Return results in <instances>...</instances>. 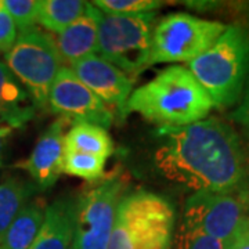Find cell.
Listing matches in <instances>:
<instances>
[{"label": "cell", "mask_w": 249, "mask_h": 249, "mask_svg": "<svg viewBox=\"0 0 249 249\" xmlns=\"http://www.w3.org/2000/svg\"><path fill=\"white\" fill-rule=\"evenodd\" d=\"M34 116L28 93L16 80L4 62H0V122L11 129L22 127Z\"/></svg>", "instance_id": "cell-15"}, {"label": "cell", "mask_w": 249, "mask_h": 249, "mask_svg": "<svg viewBox=\"0 0 249 249\" xmlns=\"http://www.w3.org/2000/svg\"><path fill=\"white\" fill-rule=\"evenodd\" d=\"M64 150L85 152L107 160L114 152V142L104 127L89 122H75L65 133Z\"/></svg>", "instance_id": "cell-17"}, {"label": "cell", "mask_w": 249, "mask_h": 249, "mask_svg": "<svg viewBox=\"0 0 249 249\" xmlns=\"http://www.w3.org/2000/svg\"><path fill=\"white\" fill-rule=\"evenodd\" d=\"M188 71L213 106H234L244 93L249 73V34L238 25L227 27L205 53L188 62Z\"/></svg>", "instance_id": "cell-3"}, {"label": "cell", "mask_w": 249, "mask_h": 249, "mask_svg": "<svg viewBox=\"0 0 249 249\" xmlns=\"http://www.w3.org/2000/svg\"><path fill=\"white\" fill-rule=\"evenodd\" d=\"M0 249H1V248H0Z\"/></svg>", "instance_id": "cell-29"}, {"label": "cell", "mask_w": 249, "mask_h": 249, "mask_svg": "<svg viewBox=\"0 0 249 249\" xmlns=\"http://www.w3.org/2000/svg\"><path fill=\"white\" fill-rule=\"evenodd\" d=\"M16 40H17V27L9 13L4 10V7H1L0 9V52L9 53Z\"/></svg>", "instance_id": "cell-24"}, {"label": "cell", "mask_w": 249, "mask_h": 249, "mask_svg": "<svg viewBox=\"0 0 249 249\" xmlns=\"http://www.w3.org/2000/svg\"><path fill=\"white\" fill-rule=\"evenodd\" d=\"M175 211L163 196L139 191L121 198L107 249H169Z\"/></svg>", "instance_id": "cell-4"}, {"label": "cell", "mask_w": 249, "mask_h": 249, "mask_svg": "<svg viewBox=\"0 0 249 249\" xmlns=\"http://www.w3.org/2000/svg\"><path fill=\"white\" fill-rule=\"evenodd\" d=\"M32 193L34 187L22 178H11L0 184V245L13 220Z\"/></svg>", "instance_id": "cell-19"}, {"label": "cell", "mask_w": 249, "mask_h": 249, "mask_svg": "<svg viewBox=\"0 0 249 249\" xmlns=\"http://www.w3.org/2000/svg\"><path fill=\"white\" fill-rule=\"evenodd\" d=\"M103 14L111 16H137L152 13L162 7V1L158 0H96L91 3Z\"/></svg>", "instance_id": "cell-21"}, {"label": "cell", "mask_w": 249, "mask_h": 249, "mask_svg": "<svg viewBox=\"0 0 249 249\" xmlns=\"http://www.w3.org/2000/svg\"><path fill=\"white\" fill-rule=\"evenodd\" d=\"M1 7H3V1L0 0V9H1Z\"/></svg>", "instance_id": "cell-27"}, {"label": "cell", "mask_w": 249, "mask_h": 249, "mask_svg": "<svg viewBox=\"0 0 249 249\" xmlns=\"http://www.w3.org/2000/svg\"><path fill=\"white\" fill-rule=\"evenodd\" d=\"M3 7L13 18L16 27L22 32L35 27L39 19L40 1L36 0H1Z\"/></svg>", "instance_id": "cell-22"}, {"label": "cell", "mask_w": 249, "mask_h": 249, "mask_svg": "<svg viewBox=\"0 0 249 249\" xmlns=\"http://www.w3.org/2000/svg\"><path fill=\"white\" fill-rule=\"evenodd\" d=\"M70 249H75V248H73V247H71V248H70Z\"/></svg>", "instance_id": "cell-28"}, {"label": "cell", "mask_w": 249, "mask_h": 249, "mask_svg": "<svg viewBox=\"0 0 249 249\" xmlns=\"http://www.w3.org/2000/svg\"><path fill=\"white\" fill-rule=\"evenodd\" d=\"M178 249H226V247L219 240L181 223L178 235Z\"/></svg>", "instance_id": "cell-23"}, {"label": "cell", "mask_w": 249, "mask_h": 249, "mask_svg": "<svg viewBox=\"0 0 249 249\" xmlns=\"http://www.w3.org/2000/svg\"><path fill=\"white\" fill-rule=\"evenodd\" d=\"M71 70L106 106L115 108L118 116L127 115V101L134 79L100 55H90Z\"/></svg>", "instance_id": "cell-11"}, {"label": "cell", "mask_w": 249, "mask_h": 249, "mask_svg": "<svg viewBox=\"0 0 249 249\" xmlns=\"http://www.w3.org/2000/svg\"><path fill=\"white\" fill-rule=\"evenodd\" d=\"M155 165L172 181L196 193H231L247 173L245 152L231 124L206 118L184 127L160 129Z\"/></svg>", "instance_id": "cell-1"}, {"label": "cell", "mask_w": 249, "mask_h": 249, "mask_svg": "<svg viewBox=\"0 0 249 249\" xmlns=\"http://www.w3.org/2000/svg\"><path fill=\"white\" fill-rule=\"evenodd\" d=\"M86 7L88 3L82 0H43L39 6L37 22L46 31L58 35L79 19Z\"/></svg>", "instance_id": "cell-18"}, {"label": "cell", "mask_w": 249, "mask_h": 249, "mask_svg": "<svg viewBox=\"0 0 249 249\" xmlns=\"http://www.w3.org/2000/svg\"><path fill=\"white\" fill-rule=\"evenodd\" d=\"M183 223L227 247L249 220L244 202L231 193H196L186 201Z\"/></svg>", "instance_id": "cell-9"}, {"label": "cell", "mask_w": 249, "mask_h": 249, "mask_svg": "<svg viewBox=\"0 0 249 249\" xmlns=\"http://www.w3.org/2000/svg\"><path fill=\"white\" fill-rule=\"evenodd\" d=\"M106 160L101 157L90 155L85 152L67 151L62 157V172L86 181H97L104 176Z\"/></svg>", "instance_id": "cell-20"}, {"label": "cell", "mask_w": 249, "mask_h": 249, "mask_svg": "<svg viewBox=\"0 0 249 249\" xmlns=\"http://www.w3.org/2000/svg\"><path fill=\"white\" fill-rule=\"evenodd\" d=\"M46 205L43 198H35L22 206L10 226L1 242V249H29L45 220Z\"/></svg>", "instance_id": "cell-16"}, {"label": "cell", "mask_w": 249, "mask_h": 249, "mask_svg": "<svg viewBox=\"0 0 249 249\" xmlns=\"http://www.w3.org/2000/svg\"><path fill=\"white\" fill-rule=\"evenodd\" d=\"M76 201L57 199L47 205L45 220L29 249H70L75 232Z\"/></svg>", "instance_id": "cell-14"}, {"label": "cell", "mask_w": 249, "mask_h": 249, "mask_svg": "<svg viewBox=\"0 0 249 249\" xmlns=\"http://www.w3.org/2000/svg\"><path fill=\"white\" fill-rule=\"evenodd\" d=\"M226 249H249V224L226 247Z\"/></svg>", "instance_id": "cell-26"}, {"label": "cell", "mask_w": 249, "mask_h": 249, "mask_svg": "<svg viewBox=\"0 0 249 249\" xmlns=\"http://www.w3.org/2000/svg\"><path fill=\"white\" fill-rule=\"evenodd\" d=\"M232 118L241 124L244 127L249 129V79L247 89L244 91V97L241 100L240 107L235 109V112L232 114Z\"/></svg>", "instance_id": "cell-25"}, {"label": "cell", "mask_w": 249, "mask_h": 249, "mask_svg": "<svg viewBox=\"0 0 249 249\" xmlns=\"http://www.w3.org/2000/svg\"><path fill=\"white\" fill-rule=\"evenodd\" d=\"M49 108L75 122H89L108 127L114 122V112L75 75L62 65L49 93Z\"/></svg>", "instance_id": "cell-10"}, {"label": "cell", "mask_w": 249, "mask_h": 249, "mask_svg": "<svg viewBox=\"0 0 249 249\" xmlns=\"http://www.w3.org/2000/svg\"><path fill=\"white\" fill-rule=\"evenodd\" d=\"M98 50L101 58L114 64L130 78L150 67L157 14L111 16L97 11Z\"/></svg>", "instance_id": "cell-5"}, {"label": "cell", "mask_w": 249, "mask_h": 249, "mask_svg": "<svg viewBox=\"0 0 249 249\" xmlns=\"http://www.w3.org/2000/svg\"><path fill=\"white\" fill-rule=\"evenodd\" d=\"M67 126L68 118H58L37 140L28 160L17 165L18 168L27 170L39 188L52 187L61 175Z\"/></svg>", "instance_id": "cell-12"}, {"label": "cell", "mask_w": 249, "mask_h": 249, "mask_svg": "<svg viewBox=\"0 0 249 249\" xmlns=\"http://www.w3.org/2000/svg\"><path fill=\"white\" fill-rule=\"evenodd\" d=\"M227 29L219 21L175 13L154 28L150 64L191 62L205 53Z\"/></svg>", "instance_id": "cell-7"}, {"label": "cell", "mask_w": 249, "mask_h": 249, "mask_svg": "<svg viewBox=\"0 0 249 249\" xmlns=\"http://www.w3.org/2000/svg\"><path fill=\"white\" fill-rule=\"evenodd\" d=\"M213 103L188 68L173 65L132 91L127 112H137L160 129L184 127L206 119Z\"/></svg>", "instance_id": "cell-2"}, {"label": "cell", "mask_w": 249, "mask_h": 249, "mask_svg": "<svg viewBox=\"0 0 249 249\" xmlns=\"http://www.w3.org/2000/svg\"><path fill=\"white\" fill-rule=\"evenodd\" d=\"M122 183L118 178L104 180L76 201L75 249H107L121 201Z\"/></svg>", "instance_id": "cell-8"}, {"label": "cell", "mask_w": 249, "mask_h": 249, "mask_svg": "<svg viewBox=\"0 0 249 249\" xmlns=\"http://www.w3.org/2000/svg\"><path fill=\"white\" fill-rule=\"evenodd\" d=\"M98 10L88 3L83 16L71 24L61 34H58L55 43L61 55L62 62L68 64L70 68L80 60L90 55H96L98 50Z\"/></svg>", "instance_id": "cell-13"}, {"label": "cell", "mask_w": 249, "mask_h": 249, "mask_svg": "<svg viewBox=\"0 0 249 249\" xmlns=\"http://www.w3.org/2000/svg\"><path fill=\"white\" fill-rule=\"evenodd\" d=\"M6 65L25 86L35 107L49 106V93L62 67L53 36L36 27L22 31L6 53Z\"/></svg>", "instance_id": "cell-6"}]
</instances>
